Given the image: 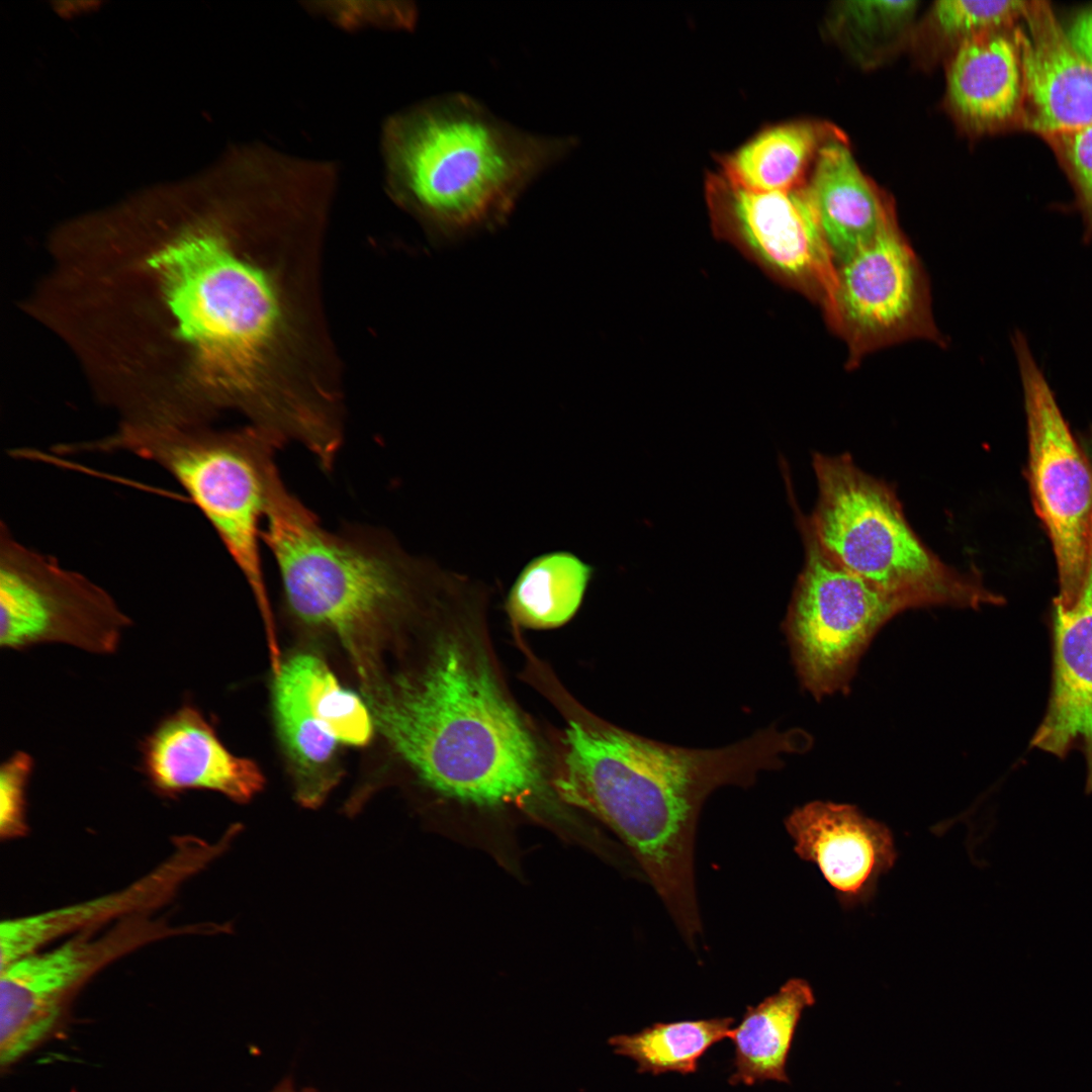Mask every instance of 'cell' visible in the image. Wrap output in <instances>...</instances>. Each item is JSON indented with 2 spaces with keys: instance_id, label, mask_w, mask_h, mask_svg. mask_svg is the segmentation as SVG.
<instances>
[{
  "instance_id": "1",
  "label": "cell",
  "mask_w": 1092,
  "mask_h": 1092,
  "mask_svg": "<svg viewBox=\"0 0 1092 1092\" xmlns=\"http://www.w3.org/2000/svg\"><path fill=\"white\" fill-rule=\"evenodd\" d=\"M487 590L465 575L438 600L424 661L365 688L374 725L435 795L479 809L552 802L550 762L499 672Z\"/></svg>"
},
{
  "instance_id": "2",
  "label": "cell",
  "mask_w": 1092,
  "mask_h": 1092,
  "mask_svg": "<svg viewBox=\"0 0 1092 1092\" xmlns=\"http://www.w3.org/2000/svg\"><path fill=\"white\" fill-rule=\"evenodd\" d=\"M809 745L802 730L770 727L713 749L668 745L577 705L566 716L551 786L558 799L606 823L629 847L692 946L701 931L694 849L701 808L722 786H751L783 755Z\"/></svg>"
},
{
  "instance_id": "3",
  "label": "cell",
  "mask_w": 1092,
  "mask_h": 1092,
  "mask_svg": "<svg viewBox=\"0 0 1092 1092\" xmlns=\"http://www.w3.org/2000/svg\"><path fill=\"white\" fill-rule=\"evenodd\" d=\"M253 197L241 173L212 164L150 187L138 209L161 235L148 264L201 379L195 414L237 406L261 424L276 411L256 379L280 312L266 275L232 245Z\"/></svg>"
},
{
  "instance_id": "4",
  "label": "cell",
  "mask_w": 1092,
  "mask_h": 1092,
  "mask_svg": "<svg viewBox=\"0 0 1092 1092\" xmlns=\"http://www.w3.org/2000/svg\"><path fill=\"white\" fill-rule=\"evenodd\" d=\"M379 140L388 194L445 240L504 224L527 188L575 147L573 136L520 129L462 93L390 114Z\"/></svg>"
},
{
  "instance_id": "5",
  "label": "cell",
  "mask_w": 1092,
  "mask_h": 1092,
  "mask_svg": "<svg viewBox=\"0 0 1092 1092\" xmlns=\"http://www.w3.org/2000/svg\"><path fill=\"white\" fill-rule=\"evenodd\" d=\"M262 543L276 564L282 598L298 623L333 633L364 688L378 678L377 643L420 615L446 570L408 553L387 531L360 525L329 530L284 484L270 483Z\"/></svg>"
},
{
  "instance_id": "6",
  "label": "cell",
  "mask_w": 1092,
  "mask_h": 1092,
  "mask_svg": "<svg viewBox=\"0 0 1092 1092\" xmlns=\"http://www.w3.org/2000/svg\"><path fill=\"white\" fill-rule=\"evenodd\" d=\"M818 498L807 526L822 550L903 610L979 609L1003 598L977 573L945 564L908 523L895 488L860 469L848 454L813 455Z\"/></svg>"
},
{
  "instance_id": "7",
  "label": "cell",
  "mask_w": 1092,
  "mask_h": 1092,
  "mask_svg": "<svg viewBox=\"0 0 1092 1092\" xmlns=\"http://www.w3.org/2000/svg\"><path fill=\"white\" fill-rule=\"evenodd\" d=\"M276 449L256 429L128 424L85 445L86 451H123L152 461L184 488L246 578L271 648L278 644L260 546L270 483L278 471Z\"/></svg>"
},
{
  "instance_id": "8",
  "label": "cell",
  "mask_w": 1092,
  "mask_h": 1092,
  "mask_svg": "<svg viewBox=\"0 0 1092 1092\" xmlns=\"http://www.w3.org/2000/svg\"><path fill=\"white\" fill-rule=\"evenodd\" d=\"M805 563L785 619L802 687L816 700L846 694L877 633L903 608L832 559L799 518Z\"/></svg>"
},
{
  "instance_id": "9",
  "label": "cell",
  "mask_w": 1092,
  "mask_h": 1092,
  "mask_svg": "<svg viewBox=\"0 0 1092 1092\" xmlns=\"http://www.w3.org/2000/svg\"><path fill=\"white\" fill-rule=\"evenodd\" d=\"M1012 345L1027 421L1029 482L1034 509L1053 545L1059 592L1067 604L1081 590L1092 552V460L1076 442L1025 336Z\"/></svg>"
},
{
  "instance_id": "10",
  "label": "cell",
  "mask_w": 1092,
  "mask_h": 1092,
  "mask_svg": "<svg viewBox=\"0 0 1092 1092\" xmlns=\"http://www.w3.org/2000/svg\"><path fill=\"white\" fill-rule=\"evenodd\" d=\"M131 624L114 599L84 574L19 542L0 527V645L21 650L67 644L113 653Z\"/></svg>"
},
{
  "instance_id": "11",
  "label": "cell",
  "mask_w": 1092,
  "mask_h": 1092,
  "mask_svg": "<svg viewBox=\"0 0 1092 1092\" xmlns=\"http://www.w3.org/2000/svg\"><path fill=\"white\" fill-rule=\"evenodd\" d=\"M177 926L147 913L121 919L103 932L88 930L0 970V1062L5 1069L48 1040L73 998L99 971L157 940Z\"/></svg>"
},
{
  "instance_id": "12",
  "label": "cell",
  "mask_w": 1092,
  "mask_h": 1092,
  "mask_svg": "<svg viewBox=\"0 0 1092 1092\" xmlns=\"http://www.w3.org/2000/svg\"><path fill=\"white\" fill-rule=\"evenodd\" d=\"M828 324L847 345L849 368L878 349L911 339L941 343L928 283L896 218L836 266Z\"/></svg>"
},
{
  "instance_id": "13",
  "label": "cell",
  "mask_w": 1092,
  "mask_h": 1092,
  "mask_svg": "<svg viewBox=\"0 0 1092 1092\" xmlns=\"http://www.w3.org/2000/svg\"><path fill=\"white\" fill-rule=\"evenodd\" d=\"M706 194L719 225L817 299L824 311L829 307L836 286V264L803 186L756 191L718 173L707 178Z\"/></svg>"
},
{
  "instance_id": "14",
  "label": "cell",
  "mask_w": 1092,
  "mask_h": 1092,
  "mask_svg": "<svg viewBox=\"0 0 1092 1092\" xmlns=\"http://www.w3.org/2000/svg\"><path fill=\"white\" fill-rule=\"evenodd\" d=\"M224 851L219 841L197 838L177 842L175 851L153 872L128 887L102 897L46 912L10 918L0 925V969L63 936L144 914L163 904L193 874Z\"/></svg>"
},
{
  "instance_id": "15",
  "label": "cell",
  "mask_w": 1092,
  "mask_h": 1092,
  "mask_svg": "<svg viewBox=\"0 0 1092 1092\" xmlns=\"http://www.w3.org/2000/svg\"><path fill=\"white\" fill-rule=\"evenodd\" d=\"M785 826L796 853L819 868L844 908L869 902L897 857L889 828L852 805L810 802Z\"/></svg>"
},
{
  "instance_id": "16",
  "label": "cell",
  "mask_w": 1092,
  "mask_h": 1092,
  "mask_svg": "<svg viewBox=\"0 0 1092 1092\" xmlns=\"http://www.w3.org/2000/svg\"><path fill=\"white\" fill-rule=\"evenodd\" d=\"M1016 28L1022 78L1021 120L1043 136L1092 125V64L1069 42L1043 2H1028Z\"/></svg>"
},
{
  "instance_id": "17",
  "label": "cell",
  "mask_w": 1092,
  "mask_h": 1092,
  "mask_svg": "<svg viewBox=\"0 0 1092 1092\" xmlns=\"http://www.w3.org/2000/svg\"><path fill=\"white\" fill-rule=\"evenodd\" d=\"M1052 686L1031 746L1086 761V793H1092V552L1085 582L1074 600L1054 603Z\"/></svg>"
},
{
  "instance_id": "18",
  "label": "cell",
  "mask_w": 1092,
  "mask_h": 1092,
  "mask_svg": "<svg viewBox=\"0 0 1092 1092\" xmlns=\"http://www.w3.org/2000/svg\"><path fill=\"white\" fill-rule=\"evenodd\" d=\"M142 756L147 778L163 794L210 790L246 803L265 783L259 766L231 753L192 705H183L154 728L143 742Z\"/></svg>"
},
{
  "instance_id": "19",
  "label": "cell",
  "mask_w": 1092,
  "mask_h": 1092,
  "mask_svg": "<svg viewBox=\"0 0 1092 1092\" xmlns=\"http://www.w3.org/2000/svg\"><path fill=\"white\" fill-rule=\"evenodd\" d=\"M803 188L836 266L871 244L896 218L844 138L820 150Z\"/></svg>"
},
{
  "instance_id": "20",
  "label": "cell",
  "mask_w": 1092,
  "mask_h": 1092,
  "mask_svg": "<svg viewBox=\"0 0 1092 1092\" xmlns=\"http://www.w3.org/2000/svg\"><path fill=\"white\" fill-rule=\"evenodd\" d=\"M946 100L956 118L976 131L1021 118L1023 78L1014 31L999 29L954 48L946 74Z\"/></svg>"
},
{
  "instance_id": "21",
  "label": "cell",
  "mask_w": 1092,
  "mask_h": 1092,
  "mask_svg": "<svg viewBox=\"0 0 1092 1092\" xmlns=\"http://www.w3.org/2000/svg\"><path fill=\"white\" fill-rule=\"evenodd\" d=\"M273 709L278 737L292 777L296 801L320 807L342 777L338 741L310 712L299 674L290 658L275 674Z\"/></svg>"
},
{
  "instance_id": "22",
  "label": "cell",
  "mask_w": 1092,
  "mask_h": 1092,
  "mask_svg": "<svg viewBox=\"0 0 1092 1092\" xmlns=\"http://www.w3.org/2000/svg\"><path fill=\"white\" fill-rule=\"evenodd\" d=\"M814 1003L809 983L795 978L756 1006H748L729 1037L734 1044L729 1083H790L786 1069L796 1029L803 1011Z\"/></svg>"
},
{
  "instance_id": "23",
  "label": "cell",
  "mask_w": 1092,
  "mask_h": 1092,
  "mask_svg": "<svg viewBox=\"0 0 1092 1092\" xmlns=\"http://www.w3.org/2000/svg\"><path fill=\"white\" fill-rule=\"evenodd\" d=\"M843 138L832 125L814 120L780 123L759 131L721 159V174L732 183L756 191H783L803 186L806 175L830 141Z\"/></svg>"
},
{
  "instance_id": "24",
  "label": "cell",
  "mask_w": 1092,
  "mask_h": 1092,
  "mask_svg": "<svg viewBox=\"0 0 1092 1092\" xmlns=\"http://www.w3.org/2000/svg\"><path fill=\"white\" fill-rule=\"evenodd\" d=\"M594 568L570 551L531 559L512 584L505 609L515 630H547L569 622L580 608Z\"/></svg>"
},
{
  "instance_id": "25",
  "label": "cell",
  "mask_w": 1092,
  "mask_h": 1092,
  "mask_svg": "<svg viewBox=\"0 0 1092 1092\" xmlns=\"http://www.w3.org/2000/svg\"><path fill=\"white\" fill-rule=\"evenodd\" d=\"M732 1017L656 1022L633 1034L609 1038L614 1053L637 1063L639 1073H696L700 1059L718 1041L730 1037Z\"/></svg>"
},
{
  "instance_id": "26",
  "label": "cell",
  "mask_w": 1092,
  "mask_h": 1092,
  "mask_svg": "<svg viewBox=\"0 0 1092 1092\" xmlns=\"http://www.w3.org/2000/svg\"><path fill=\"white\" fill-rule=\"evenodd\" d=\"M290 659L301 679L310 712L323 729L340 743L367 744L374 726L368 705L343 688L316 655L298 653Z\"/></svg>"
},
{
  "instance_id": "27",
  "label": "cell",
  "mask_w": 1092,
  "mask_h": 1092,
  "mask_svg": "<svg viewBox=\"0 0 1092 1092\" xmlns=\"http://www.w3.org/2000/svg\"><path fill=\"white\" fill-rule=\"evenodd\" d=\"M917 1H844L833 9L831 30L857 61L875 63L906 36Z\"/></svg>"
},
{
  "instance_id": "28",
  "label": "cell",
  "mask_w": 1092,
  "mask_h": 1092,
  "mask_svg": "<svg viewBox=\"0 0 1092 1092\" xmlns=\"http://www.w3.org/2000/svg\"><path fill=\"white\" fill-rule=\"evenodd\" d=\"M1024 1H937L930 11V24L936 34L956 43L987 32L1004 29L1023 16ZM954 47V48H956Z\"/></svg>"
},
{
  "instance_id": "29",
  "label": "cell",
  "mask_w": 1092,
  "mask_h": 1092,
  "mask_svg": "<svg viewBox=\"0 0 1092 1092\" xmlns=\"http://www.w3.org/2000/svg\"><path fill=\"white\" fill-rule=\"evenodd\" d=\"M303 5L311 14L346 30H411L418 19L417 8L404 1H322Z\"/></svg>"
},
{
  "instance_id": "30",
  "label": "cell",
  "mask_w": 1092,
  "mask_h": 1092,
  "mask_svg": "<svg viewBox=\"0 0 1092 1092\" xmlns=\"http://www.w3.org/2000/svg\"><path fill=\"white\" fill-rule=\"evenodd\" d=\"M32 768V757L23 751L13 753L1 764L0 833L3 838L25 833V794Z\"/></svg>"
},
{
  "instance_id": "31",
  "label": "cell",
  "mask_w": 1092,
  "mask_h": 1092,
  "mask_svg": "<svg viewBox=\"0 0 1092 1092\" xmlns=\"http://www.w3.org/2000/svg\"><path fill=\"white\" fill-rule=\"evenodd\" d=\"M1046 138L1058 146L1071 170L1087 229L1092 235V125Z\"/></svg>"
},
{
  "instance_id": "32",
  "label": "cell",
  "mask_w": 1092,
  "mask_h": 1092,
  "mask_svg": "<svg viewBox=\"0 0 1092 1092\" xmlns=\"http://www.w3.org/2000/svg\"><path fill=\"white\" fill-rule=\"evenodd\" d=\"M1064 31L1071 46L1092 64V5L1078 11Z\"/></svg>"
},
{
  "instance_id": "33",
  "label": "cell",
  "mask_w": 1092,
  "mask_h": 1092,
  "mask_svg": "<svg viewBox=\"0 0 1092 1092\" xmlns=\"http://www.w3.org/2000/svg\"><path fill=\"white\" fill-rule=\"evenodd\" d=\"M272 1092H316V1091H314V1090H310V1089H304V1090H297V1089H295V1088L293 1087V1085H292V1084H291L290 1082H284V1083L280 1084V1085H279V1086H278V1087H277V1088H276V1089H275L274 1091H272Z\"/></svg>"
}]
</instances>
